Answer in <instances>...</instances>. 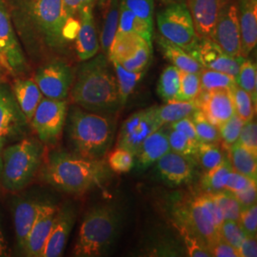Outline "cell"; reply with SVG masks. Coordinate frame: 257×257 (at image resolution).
Returning <instances> with one entry per match:
<instances>
[{
    "label": "cell",
    "mask_w": 257,
    "mask_h": 257,
    "mask_svg": "<svg viewBox=\"0 0 257 257\" xmlns=\"http://www.w3.org/2000/svg\"><path fill=\"white\" fill-rule=\"evenodd\" d=\"M175 223L181 224L194 231L209 246L219 238V232L204 214L195 195L177 203L174 211Z\"/></svg>",
    "instance_id": "cell-12"
},
{
    "label": "cell",
    "mask_w": 257,
    "mask_h": 257,
    "mask_svg": "<svg viewBox=\"0 0 257 257\" xmlns=\"http://www.w3.org/2000/svg\"><path fill=\"white\" fill-rule=\"evenodd\" d=\"M114 136V123L107 117L74 107L68 118L69 141L77 156L89 159H103L110 150Z\"/></svg>",
    "instance_id": "cell-3"
},
{
    "label": "cell",
    "mask_w": 257,
    "mask_h": 257,
    "mask_svg": "<svg viewBox=\"0 0 257 257\" xmlns=\"http://www.w3.org/2000/svg\"><path fill=\"white\" fill-rule=\"evenodd\" d=\"M0 60L7 68L17 71L25 64L22 50L14 32L9 14L0 0Z\"/></svg>",
    "instance_id": "cell-18"
},
{
    "label": "cell",
    "mask_w": 257,
    "mask_h": 257,
    "mask_svg": "<svg viewBox=\"0 0 257 257\" xmlns=\"http://www.w3.org/2000/svg\"><path fill=\"white\" fill-rule=\"evenodd\" d=\"M232 97L234 110L239 117L244 122L253 119L255 102L253 101L250 94L236 85L232 89Z\"/></svg>",
    "instance_id": "cell-43"
},
{
    "label": "cell",
    "mask_w": 257,
    "mask_h": 257,
    "mask_svg": "<svg viewBox=\"0 0 257 257\" xmlns=\"http://www.w3.org/2000/svg\"><path fill=\"white\" fill-rule=\"evenodd\" d=\"M119 228V213L115 209L109 205L92 208L83 219L73 255L101 256L116 240Z\"/></svg>",
    "instance_id": "cell-4"
},
{
    "label": "cell",
    "mask_w": 257,
    "mask_h": 257,
    "mask_svg": "<svg viewBox=\"0 0 257 257\" xmlns=\"http://www.w3.org/2000/svg\"><path fill=\"white\" fill-rule=\"evenodd\" d=\"M195 198L208 220L211 222L217 230H219L221 224L224 219L217 204L211 196V193L204 191V193L195 194Z\"/></svg>",
    "instance_id": "cell-46"
},
{
    "label": "cell",
    "mask_w": 257,
    "mask_h": 257,
    "mask_svg": "<svg viewBox=\"0 0 257 257\" xmlns=\"http://www.w3.org/2000/svg\"><path fill=\"white\" fill-rule=\"evenodd\" d=\"M180 87V71L174 65L166 67L157 84V92L164 101L177 99Z\"/></svg>",
    "instance_id": "cell-34"
},
{
    "label": "cell",
    "mask_w": 257,
    "mask_h": 257,
    "mask_svg": "<svg viewBox=\"0 0 257 257\" xmlns=\"http://www.w3.org/2000/svg\"><path fill=\"white\" fill-rule=\"evenodd\" d=\"M97 0H63L65 11L69 18H75L85 7H92Z\"/></svg>",
    "instance_id": "cell-56"
},
{
    "label": "cell",
    "mask_w": 257,
    "mask_h": 257,
    "mask_svg": "<svg viewBox=\"0 0 257 257\" xmlns=\"http://www.w3.org/2000/svg\"><path fill=\"white\" fill-rule=\"evenodd\" d=\"M201 91L202 89L199 74L180 71V87L176 100H194Z\"/></svg>",
    "instance_id": "cell-42"
},
{
    "label": "cell",
    "mask_w": 257,
    "mask_h": 257,
    "mask_svg": "<svg viewBox=\"0 0 257 257\" xmlns=\"http://www.w3.org/2000/svg\"><path fill=\"white\" fill-rule=\"evenodd\" d=\"M218 231L221 238L224 239L226 242L237 249L246 235V232L243 230L238 221L230 219L223 221Z\"/></svg>",
    "instance_id": "cell-48"
},
{
    "label": "cell",
    "mask_w": 257,
    "mask_h": 257,
    "mask_svg": "<svg viewBox=\"0 0 257 257\" xmlns=\"http://www.w3.org/2000/svg\"><path fill=\"white\" fill-rule=\"evenodd\" d=\"M199 75L202 91H211L216 89L232 90L237 85L236 79L233 76L210 69L204 68Z\"/></svg>",
    "instance_id": "cell-37"
},
{
    "label": "cell",
    "mask_w": 257,
    "mask_h": 257,
    "mask_svg": "<svg viewBox=\"0 0 257 257\" xmlns=\"http://www.w3.org/2000/svg\"><path fill=\"white\" fill-rule=\"evenodd\" d=\"M197 110L217 128L230 118L235 112L232 97V90L216 89L201 91L195 98Z\"/></svg>",
    "instance_id": "cell-13"
},
{
    "label": "cell",
    "mask_w": 257,
    "mask_h": 257,
    "mask_svg": "<svg viewBox=\"0 0 257 257\" xmlns=\"http://www.w3.org/2000/svg\"><path fill=\"white\" fill-rule=\"evenodd\" d=\"M239 223L247 234L255 235L257 232V207L256 204L242 209L240 212Z\"/></svg>",
    "instance_id": "cell-51"
},
{
    "label": "cell",
    "mask_w": 257,
    "mask_h": 257,
    "mask_svg": "<svg viewBox=\"0 0 257 257\" xmlns=\"http://www.w3.org/2000/svg\"><path fill=\"white\" fill-rule=\"evenodd\" d=\"M164 1L171 4V3H186L187 0H164Z\"/></svg>",
    "instance_id": "cell-60"
},
{
    "label": "cell",
    "mask_w": 257,
    "mask_h": 257,
    "mask_svg": "<svg viewBox=\"0 0 257 257\" xmlns=\"http://www.w3.org/2000/svg\"><path fill=\"white\" fill-rule=\"evenodd\" d=\"M18 14L53 49H62L67 40L64 29L69 17L63 0H18Z\"/></svg>",
    "instance_id": "cell-5"
},
{
    "label": "cell",
    "mask_w": 257,
    "mask_h": 257,
    "mask_svg": "<svg viewBox=\"0 0 257 257\" xmlns=\"http://www.w3.org/2000/svg\"><path fill=\"white\" fill-rule=\"evenodd\" d=\"M230 161L233 171L245 175L252 181L257 180V155L242 146L237 141L230 148Z\"/></svg>",
    "instance_id": "cell-28"
},
{
    "label": "cell",
    "mask_w": 257,
    "mask_h": 257,
    "mask_svg": "<svg viewBox=\"0 0 257 257\" xmlns=\"http://www.w3.org/2000/svg\"><path fill=\"white\" fill-rule=\"evenodd\" d=\"M34 80L45 97L64 100L74 82V73L63 61L54 60L40 67Z\"/></svg>",
    "instance_id": "cell-10"
},
{
    "label": "cell",
    "mask_w": 257,
    "mask_h": 257,
    "mask_svg": "<svg viewBox=\"0 0 257 257\" xmlns=\"http://www.w3.org/2000/svg\"><path fill=\"white\" fill-rule=\"evenodd\" d=\"M252 184H256V182L252 181L245 175H241L235 171H232L230 172V175H228L224 190H227L232 193H237L246 190Z\"/></svg>",
    "instance_id": "cell-52"
},
{
    "label": "cell",
    "mask_w": 257,
    "mask_h": 257,
    "mask_svg": "<svg viewBox=\"0 0 257 257\" xmlns=\"http://www.w3.org/2000/svg\"><path fill=\"white\" fill-rule=\"evenodd\" d=\"M74 212L71 208L58 209L55 223L47 240L42 257H58L64 251L70 233L74 227Z\"/></svg>",
    "instance_id": "cell-20"
},
{
    "label": "cell",
    "mask_w": 257,
    "mask_h": 257,
    "mask_svg": "<svg viewBox=\"0 0 257 257\" xmlns=\"http://www.w3.org/2000/svg\"><path fill=\"white\" fill-rule=\"evenodd\" d=\"M240 257H256V234H247L243 239L238 248Z\"/></svg>",
    "instance_id": "cell-57"
},
{
    "label": "cell",
    "mask_w": 257,
    "mask_h": 257,
    "mask_svg": "<svg viewBox=\"0 0 257 257\" xmlns=\"http://www.w3.org/2000/svg\"><path fill=\"white\" fill-rule=\"evenodd\" d=\"M241 56L247 57L257 43V0H237Z\"/></svg>",
    "instance_id": "cell-21"
},
{
    "label": "cell",
    "mask_w": 257,
    "mask_h": 257,
    "mask_svg": "<svg viewBox=\"0 0 257 257\" xmlns=\"http://www.w3.org/2000/svg\"><path fill=\"white\" fill-rule=\"evenodd\" d=\"M170 128L181 132L185 136L191 138L193 141L199 142L196 131H195V127H194V124H193V121L191 116H188V117H185L182 119L171 123Z\"/></svg>",
    "instance_id": "cell-54"
},
{
    "label": "cell",
    "mask_w": 257,
    "mask_h": 257,
    "mask_svg": "<svg viewBox=\"0 0 257 257\" xmlns=\"http://www.w3.org/2000/svg\"><path fill=\"white\" fill-rule=\"evenodd\" d=\"M58 208L43 203L37 219L29 232L23 253L27 256L42 257L47 240L53 229Z\"/></svg>",
    "instance_id": "cell-17"
},
{
    "label": "cell",
    "mask_w": 257,
    "mask_h": 257,
    "mask_svg": "<svg viewBox=\"0 0 257 257\" xmlns=\"http://www.w3.org/2000/svg\"><path fill=\"white\" fill-rule=\"evenodd\" d=\"M156 41L166 59L179 71L195 74H200L202 72L204 69L202 65L182 48L172 43L163 37H156Z\"/></svg>",
    "instance_id": "cell-26"
},
{
    "label": "cell",
    "mask_w": 257,
    "mask_h": 257,
    "mask_svg": "<svg viewBox=\"0 0 257 257\" xmlns=\"http://www.w3.org/2000/svg\"><path fill=\"white\" fill-rule=\"evenodd\" d=\"M211 256L215 257H240L238 249L232 247L224 239L219 237L208 246Z\"/></svg>",
    "instance_id": "cell-53"
},
{
    "label": "cell",
    "mask_w": 257,
    "mask_h": 257,
    "mask_svg": "<svg viewBox=\"0 0 257 257\" xmlns=\"http://www.w3.org/2000/svg\"><path fill=\"white\" fill-rule=\"evenodd\" d=\"M132 13L154 26V0H120Z\"/></svg>",
    "instance_id": "cell-49"
},
{
    "label": "cell",
    "mask_w": 257,
    "mask_h": 257,
    "mask_svg": "<svg viewBox=\"0 0 257 257\" xmlns=\"http://www.w3.org/2000/svg\"><path fill=\"white\" fill-rule=\"evenodd\" d=\"M175 225L181 237L183 238L188 256L211 257L210 249L208 248L207 244L198 234H196L194 231L181 224L175 223Z\"/></svg>",
    "instance_id": "cell-36"
},
{
    "label": "cell",
    "mask_w": 257,
    "mask_h": 257,
    "mask_svg": "<svg viewBox=\"0 0 257 257\" xmlns=\"http://www.w3.org/2000/svg\"><path fill=\"white\" fill-rule=\"evenodd\" d=\"M152 55L153 44L145 41L133 55L119 63L130 72H145L151 62Z\"/></svg>",
    "instance_id": "cell-40"
},
{
    "label": "cell",
    "mask_w": 257,
    "mask_h": 257,
    "mask_svg": "<svg viewBox=\"0 0 257 257\" xmlns=\"http://www.w3.org/2000/svg\"><path fill=\"white\" fill-rule=\"evenodd\" d=\"M43 156L41 141L25 138L6 149L2 154L1 179L4 188L18 192L32 181Z\"/></svg>",
    "instance_id": "cell-6"
},
{
    "label": "cell",
    "mask_w": 257,
    "mask_h": 257,
    "mask_svg": "<svg viewBox=\"0 0 257 257\" xmlns=\"http://www.w3.org/2000/svg\"><path fill=\"white\" fill-rule=\"evenodd\" d=\"M109 58L94 55L80 66L71 95L73 101L84 110L111 114L122 107L116 77Z\"/></svg>",
    "instance_id": "cell-1"
},
{
    "label": "cell",
    "mask_w": 257,
    "mask_h": 257,
    "mask_svg": "<svg viewBox=\"0 0 257 257\" xmlns=\"http://www.w3.org/2000/svg\"><path fill=\"white\" fill-rule=\"evenodd\" d=\"M9 255V247L8 243L3 233V229L0 220V257L8 256Z\"/></svg>",
    "instance_id": "cell-58"
},
{
    "label": "cell",
    "mask_w": 257,
    "mask_h": 257,
    "mask_svg": "<svg viewBox=\"0 0 257 257\" xmlns=\"http://www.w3.org/2000/svg\"><path fill=\"white\" fill-rule=\"evenodd\" d=\"M197 110L195 99L191 101L170 100L162 106H157L156 113L161 125L171 124L175 121L192 116L193 112Z\"/></svg>",
    "instance_id": "cell-30"
},
{
    "label": "cell",
    "mask_w": 257,
    "mask_h": 257,
    "mask_svg": "<svg viewBox=\"0 0 257 257\" xmlns=\"http://www.w3.org/2000/svg\"><path fill=\"white\" fill-rule=\"evenodd\" d=\"M156 22L162 37L193 55L200 38L186 3L169 4L157 14Z\"/></svg>",
    "instance_id": "cell-7"
},
{
    "label": "cell",
    "mask_w": 257,
    "mask_h": 257,
    "mask_svg": "<svg viewBox=\"0 0 257 257\" xmlns=\"http://www.w3.org/2000/svg\"><path fill=\"white\" fill-rule=\"evenodd\" d=\"M145 41L138 34L116 32L107 57L109 60L121 62L133 55Z\"/></svg>",
    "instance_id": "cell-29"
},
{
    "label": "cell",
    "mask_w": 257,
    "mask_h": 257,
    "mask_svg": "<svg viewBox=\"0 0 257 257\" xmlns=\"http://www.w3.org/2000/svg\"><path fill=\"white\" fill-rule=\"evenodd\" d=\"M112 69L114 71L118 92H119L120 104L123 107L128 100L130 95L135 91L138 83L143 78L145 72H130L126 70L116 60H110Z\"/></svg>",
    "instance_id": "cell-32"
},
{
    "label": "cell",
    "mask_w": 257,
    "mask_h": 257,
    "mask_svg": "<svg viewBox=\"0 0 257 257\" xmlns=\"http://www.w3.org/2000/svg\"><path fill=\"white\" fill-rule=\"evenodd\" d=\"M199 142L218 143L220 141L219 131L216 126L211 124L199 110H196L192 115Z\"/></svg>",
    "instance_id": "cell-41"
},
{
    "label": "cell",
    "mask_w": 257,
    "mask_h": 257,
    "mask_svg": "<svg viewBox=\"0 0 257 257\" xmlns=\"http://www.w3.org/2000/svg\"><path fill=\"white\" fill-rule=\"evenodd\" d=\"M233 195L236 198V200L238 201L242 209L250 207V206L256 204V184H252L246 190H243L241 192L233 193Z\"/></svg>",
    "instance_id": "cell-55"
},
{
    "label": "cell",
    "mask_w": 257,
    "mask_h": 257,
    "mask_svg": "<svg viewBox=\"0 0 257 257\" xmlns=\"http://www.w3.org/2000/svg\"><path fill=\"white\" fill-rule=\"evenodd\" d=\"M170 151L168 133L161 127L142 142L135 156V166L138 171H144Z\"/></svg>",
    "instance_id": "cell-22"
},
{
    "label": "cell",
    "mask_w": 257,
    "mask_h": 257,
    "mask_svg": "<svg viewBox=\"0 0 257 257\" xmlns=\"http://www.w3.org/2000/svg\"><path fill=\"white\" fill-rule=\"evenodd\" d=\"M236 84L241 89L248 92L256 103L257 69L256 64L251 60L244 58L240 65Z\"/></svg>",
    "instance_id": "cell-38"
},
{
    "label": "cell",
    "mask_w": 257,
    "mask_h": 257,
    "mask_svg": "<svg viewBox=\"0 0 257 257\" xmlns=\"http://www.w3.org/2000/svg\"><path fill=\"white\" fill-rule=\"evenodd\" d=\"M157 172L169 186L191 183L196 172V159L175 152H168L156 161Z\"/></svg>",
    "instance_id": "cell-15"
},
{
    "label": "cell",
    "mask_w": 257,
    "mask_h": 257,
    "mask_svg": "<svg viewBox=\"0 0 257 257\" xmlns=\"http://www.w3.org/2000/svg\"><path fill=\"white\" fill-rule=\"evenodd\" d=\"M13 90L20 110L28 122H31L39 102L43 98L42 92L33 79L16 80Z\"/></svg>",
    "instance_id": "cell-25"
},
{
    "label": "cell",
    "mask_w": 257,
    "mask_h": 257,
    "mask_svg": "<svg viewBox=\"0 0 257 257\" xmlns=\"http://www.w3.org/2000/svg\"><path fill=\"white\" fill-rule=\"evenodd\" d=\"M43 203L33 199H17L13 206L16 238L19 248L24 250L29 232L32 229Z\"/></svg>",
    "instance_id": "cell-23"
},
{
    "label": "cell",
    "mask_w": 257,
    "mask_h": 257,
    "mask_svg": "<svg viewBox=\"0 0 257 257\" xmlns=\"http://www.w3.org/2000/svg\"><path fill=\"white\" fill-rule=\"evenodd\" d=\"M244 123L245 122L234 112L230 118L218 127L220 140L223 141L226 147L230 148L238 140L239 135Z\"/></svg>",
    "instance_id": "cell-47"
},
{
    "label": "cell",
    "mask_w": 257,
    "mask_h": 257,
    "mask_svg": "<svg viewBox=\"0 0 257 257\" xmlns=\"http://www.w3.org/2000/svg\"><path fill=\"white\" fill-rule=\"evenodd\" d=\"M234 0H187L186 4L193 18L199 38H210L222 11Z\"/></svg>",
    "instance_id": "cell-16"
},
{
    "label": "cell",
    "mask_w": 257,
    "mask_h": 257,
    "mask_svg": "<svg viewBox=\"0 0 257 257\" xmlns=\"http://www.w3.org/2000/svg\"><path fill=\"white\" fill-rule=\"evenodd\" d=\"M107 165L111 172L126 174L135 167V156L127 149L116 147L108 155Z\"/></svg>",
    "instance_id": "cell-44"
},
{
    "label": "cell",
    "mask_w": 257,
    "mask_h": 257,
    "mask_svg": "<svg viewBox=\"0 0 257 257\" xmlns=\"http://www.w3.org/2000/svg\"><path fill=\"white\" fill-rule=\"evenodd\" d=\"M4 144H5V138H0V176H1V172H2V164H3V161H2V154H3V147H4Z\"/></svg>",
    "instance_id": "cell-59"
},
{
    "label": "cell",
    "mask_w": 257,
    "mask_h": 257,
    "mask_svg": "<svg viewBox=\"0 0 257 257\" xmlns=\"http://www.w3.org/2000/svg\"><path fill=\"white\" fill-rule=\"evenodd\" d=\"M237 142L257 155V125L255 121L251 119L244 123Z\"/></svg>",
    "instance_id": "cell-50"
},
{
    "label": "cell",
    "mask_w": 257,
    "mask_h": 257,
    "mask_svg": "<svg viewBox=\"0 0 257 257\" xmlns=\"http://www.w3.org/2000/svg\"><path fill=\"white\" fill-rule=\"evenodd\" d=\"M24 118L15 94L6 87L0 86V138L9 136Z\"/></svg>",
    "instance_id": "cell-24"
},
{
    "label": "cell",
    "mask_w": 257,
    "mask_h": 257,
    "mask_svg": "<svg viewBox=\"0 0 257 257\" xmlns=\"http://www.w3.org/2000/svg\"><path fill=\"white\" fill-rule=\"evenodd\" d=\"M68 113L66 100L43 97L31 120L32 128L39 140L47 144H55L61 137Z\"/></svg>",
    "instance_id": "cell-8"
},
{
    "label": "cell",
    "mask_w": 257,
    "mask_h": 257,
    "mask_svg": "<svg viewBox=\"0 0 257 257\" xmlns=\"http://www.w3.org/2000/svg\"><path fill=\"white\" fill-rule=\"evenodd\" d=\"M117 32L138 34L146 41L152 43L154 26H151L143 19H139L120 1Z\"/></svg>",
    "instance_id": "cell-31"
},
{
    "label": "cell",
    "mask_w": 257,
    "mask_h": 257,
    "mask_svg": "<svg viewBox=\"0 0 257 257\" xmlns=\"http://www.w3.org/2000/svg\"><path fill=\"white\" fill-rule=\"evenodd\" d=\"M167 133L172 152L183 156H193L195 158L197 147L200 142H195L187 136H185L183 133L173 128H170Z\"/></svg>",
    "instance_id": "cell-45"
},
{
    "label": "cell",
    "mask_w": 257,
    "mask_h": 257,
    "mask_svg": "<svg viewBox=\"0 0 257 257\" xmlns=\"http://www.w3.org/2000/svg\"><path fill=\"white\" fill-rule=\"evenodd\" d=\"M193 56L202 65L203 68L230 74L235 79L241 62L245 58L243 56L233 57L225 54L211 38H200Z\"/></svg>",
    "instance_id": "cell-14"
},
{
    "label": "cell",
    "mask_w": 257,
    "mask_h": 257,
    "mask_svg": "<svg viewBox=\"0 0 257 257\" xmlns=\"http://www.w3.org/2000/svg\"><path fill=\"white\" fill-rule=\"evenodd\" d=\"M210 38L220 47L225 54L233 57L241 56L237 0L230 2L222 11L215 22Z\"/></svg>",
    "instance_id": "cell-11"
},
{
    "label": "cell",
    "mask_w": 257,
    "mask_h": 257,
    "mask_svg": "<svg viewBox=\"0 0 257 257\" xmlns=\"http://www.w3.org/2000/svg\"><path fill=\"white\" fill-rule=\"evenodd\" d=\"M211 193V196L213 197L214 201L216 202L220 210L223 219H230L239 222L240 212L242 208L238 201L236 200V198L234 197L233 193L227 190H222L219 192Z\"/></svg>",
    "instance_id": "cell-39"
},
{
    "label": "cell",
    "mask_w": 257,
    "mask_h": 257,
    "mask_svg": "<svg viewBox=\"0 0 257 257\" xmlns=\"http://www.w3.org/2000/svg\"><path fill=\"white\" fill-rule=\"evenodd\" d=\"M110 176L111 171L103 159H89L63 151L51 153L43 170L48 183L73 194L100 187Z\"/></svg>",
    "instance_id": "cell-2"
},
{
    "label": "cell",
    "mask_w": 257,
    "mask_h": 257,
    "mask_svg": "<svg viewBox=\"0 0 257 257\" xmlns=\"http://www.w3.org/2000/svg\"><path fill=\"white\" fill-rule=\"evenodd\" d=\"M120 0H100L103 15L100 44L103 54L108 56L111 42L117 32L119 20Z\"/></svg>",
    "instance_id": "cell-27"
},
{
    "label": "cell",
    "mask_w": 257,
    "mask_h": 257,
    "mask_svg": "<svg viewBox=\"0 0 257 257\" xmlns=\"http://www.w3.org/2000/svg\"><path fill=\"white\" fill-rule=\"evenodd\" d=\"M232 171L233 169L230 164V158L226 157L221 164L205 172L203 175L201 184L204 191L208 193H215L224 190L228 175Z\"/></svg>",
    "instance_id": "cell-33"
},
{
    "label": "cell",
    "mask_w": 257,
    "mask_h": 257,
    "mask_svg": "<svg viewBox=\"0 0 257 257\" xmlns=\"http://www.w3.org/2000/svg\"><path fill=\"white\" fill-rule=\"evenodd\" d=\"M92 7H85L78 13L79 28L75 37V51L81 61L91 59L99 52V40L97 37Z\"/></svg>",
    "instance_id": "cell-19"
},
{
    "label": "cell",
    "mask_w": 257,
    "mask_h": 257,
    "mask_svg": "<svg viewBox=\"0 0 257 257\" xmlns=\"http://www.w3.org/2000/svg\"><path fill=\"white\" fill-rule=\"evenodd\" d=\"M226 156L217 143H203L198 144L195 159L205 172L210 171L221 164Z\"/></svg>",
    "instance_id": "cell-35"
},
{
    "label": "cell",
    "mask_w": 257,
    "mask_h": 257,
    "mask_svg": "<svg viewBox=\"0 0 257 257\" xmlns=\"http://www.w3.org/2000/svg\"><path fill=\"white\" fill-rule=\"evenodd\" d=\"M161 1H162V0H161Z\"/></svg>",
    "instance_id": "cell-61"
},
{
    "label": "cell",
    "mask_w": 257,
    "mask_h": 257,
    "mask_svg": "<svg viewBox=\"0 0 257 257\" xmlns=\"http://www.w3.org/2000/svg\"><path fill=\"white\" fill-rule=\"evenodd\" d=\"M156 108L157 106H153L138 110L123 122L117 138V147L127 149L136 156L142 142L162 127L157 117Z\"/></svg>",
    "instance_id": "cell-9"
}]
</instances>
